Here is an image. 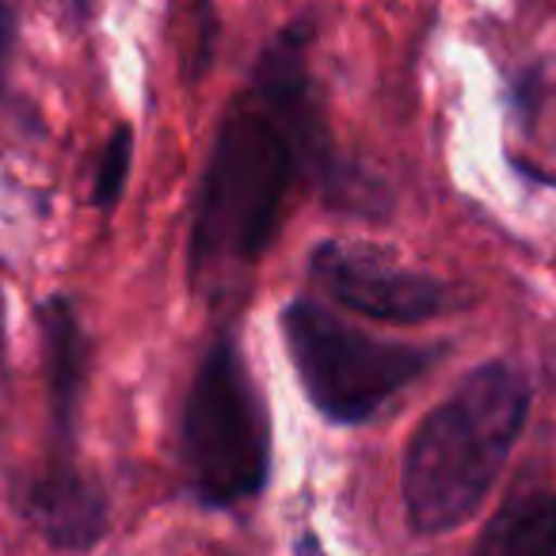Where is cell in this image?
Returning a JSON list of instances; mask_svg holds the SVG:
<instances>
[{
    "label": "cell",
    "instance_id": "8",
    "mask_svg": "<svg viewBox=\"0 0 556 556\" xmlns=\"http://www.w3.org/2000/svg\"><path fill=\"white\" fill-rule=\"evenodd\" d=\"M42 343H47V374H50V401L54 419L62 431H70L77 396L88 374V340L80 332V320L65 298L42 305Z\"/></svg>",
    "mask_w": 556,
    "mask_h": 556
},
{
    "label": "cell",
    "instance_id": "5",
    "mask_svg": "<svg viewBox=\"0 0 556 556\" xmlns=\"http://www.w3.org/2000/svg\"><path fill=\"white\" fill-rule=\"evenodd\" d=\"M309 270L320 287L351 313L393 325H416L450 305L446 282L434 275L412 270L386 255L381 248L328 240L313 252Z\"/></svg>",
    "mask_w": 556,
    "mask_h": 556
},
{
    "label": "cell",
    "instance_id": "9",
    "mask_svg": "<svg viewBox=\"0 0 556 556\" xmlns=\"http://www.w3.org/2000/svg\"><path fill=\"white\" fill-rule=\"evenodd\" d=\"M130 153H134V134L126 126H118L108 138V146L100 149V161H96V184H92V202L96 206H115L118 194L130 176Z\"/></svg>",
    "mask_w": 556,
    "mask_h": 556
},
{
    "label": "cell",
    "instance_id": "2",
    "mask_svg": "<svg viewBox=\"0 0 556 556\" xmlns=\"http://www.w3.org/2000/svg\"><path fill=\"white\" fill-rule=\"evenodd\" d=\"M530 412V386L507 363L472 370L424 424L404 454L412 530L446 533L469 522L507 465Z\"/></svg>",
    "mask_w": 556,
    "mask_h": 556
},
{
    "label": "cell",
    "instance_id": "7",
    "mask_svg": "<svg viewBox=\"0 0 556 556\" xmlns=\"http://www.w3.org/2000/svg\"><path fill=\"white\" fill-rule=\"evenodd\" d=\"M472 556H556V492L510 495L484 526Z\"/></svg>",
    "mask_w": 556,
    "mask_h": 556
},
{
    "label": "cell",
    "instance_id": "10",
    "mask_svg": "<svg viewBox=\"0 0 556 556\" xmlns=\"http://www.w3.org/2000/svg\"><path fill=\"white\" fill-rule=\"evenodd\" d=\"M12 42V0H0V58Z\"/></svg>",
    "mask_w": 556,
    "mask_h": 556
},
{
    "label": "cell",
    "instance_id": "1",
    "mask_svg": "<svg viewBox=\"0 0 556 556\" xmlns=\"http://www.w3.org/2000/svg\"><path fill=\"white\" fill-rule=\"evenodd\" d=\"M317 146L305 31L282 35L255 70L252 96L225 115L191 229V270H232L275 240L302 161Z\"/></svg>",
    "mask_w": 556,
    "mask_h": 556
},
{
    "label": "cell",
    "instance_id": "4",
    "mask_svg": "<svg viewBox=\"0 0 556 556\" xmlns=\"http://www.w3.org/2000/svg\"><path fill=\"white\" fill-rule=\"evenodd\" d=\"M282 332L305 393L332 424L370 419L439 358L434 351L412 343L374 340L317 302L290 305L282 313Z\"/></svg>",
    "mask_w": 556,
    "mask_h": 556
},
{
    "label": "cell",
    "instance_id": "3",
    "mask_svg": "<svg viewBox=\"0 0 556 556\" xmlns=\"http://www.w3.org/2000/svg\"><path fill=\"white\" fill-rule=\"evenodd\" d=\"M267 465V412L232 340H217L194 374L184 408L187 484L206 507H232L260 492Z\"/></svg>",
    "mask_w": 556,
    "mask_h": 556
},
{
    "label": "cell",
    "instance_id": "6",
    "mask_svg": "<svg viewBox=\"0 0 556 556\" xmlns=\"http://www.w3.org/2000/svg\"><path fill=\"white\" fill-rule=\"evenodd\" d=\"M24 503L35 530L62 553L92 548L103 538V526H108L100 492L70 465H54L42 477H35Z\"/></svg>",
    "mask_w": 556,
    "mask_h": 556
}]
</instances>
